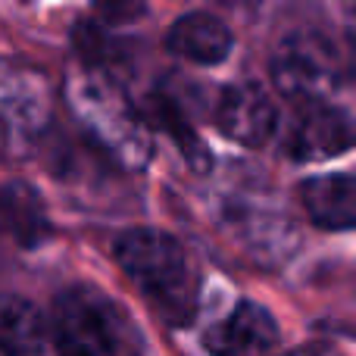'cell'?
Returning <instances> with one entry per match:
<instances>
[{"mask_svg": "<svg viewBox=\"0 0 356 356\" xmlns=\"http://www.w3.org/2000/svg\"><path fill=\"white\" fill-rule=\"evenodd\" d=\"M113 257L163 319L172 325L191 322L197 309L200 278L175 234L150 225L129 228L116 238Z\"/></svg>", "mask_w": 356, "mask_h": 356, "instance_id": "1", "label": "cell"}, {"mask_svg": "<svg viewBox=\"0 0 356 356\" xmlns=\"http://www.w3.org/2000/svg\"><path fill=\"white\" fill-rule=\"evenodd\" d=\"M66 97L81 129L104 154H110L125 169L147 166L154 156L150 125L144 122L141 106L110 72L81 66V72L69 79Z\"/></svg>", "mask_w": 356, "mask_h": 356, "instance_id": "2", "label": "cell"}, {"mask_svg": "<svg viewBox=\"0 0 356 356\" xmlns=\"http://www.w3.org/2000/svg\"><path fill=\"white\" fill-rule=\"evenodd\" d=\"M54 119V91L38 66L0 60V156L16 160L41 144Z\"/></svg>", "mask_w": 356, "mask_h": 356, "instance_id": "3", "label": "cell"}, {"mask_svg": "<svg viewBox=\"0 0 356 356\" xmlns=\"http://www.w3.org/2000/svg\"><path fill=\"white\" fill-rule=\"evenodd\" d=\"M272 85L282 97L303 106L328 104L341 85L338 47L319 31H291L272 54Z\"/></svg>", "mask_w": 356, "mask_h": 356, "instance_id": "4", "label": "cell"}, {"mask_svg": "<svg viewBox=\"0 0 356 356\" xmlns=\"http://www.w3.org/2000/svg\"><path fill=\"white\" fill-rule=\"evenodd\" d=\"M47 325L56 356H119L122 350L119 309L85 284L60 294Z\"/></svg>", "mask_w": 356, "mask_h": 356, "instance_id": "5", "label": "cell"}, {"mask_svg": "<svg viewBox=\"0 0 356 356\" xmlns=\"http://www.w3.org/2000/svg\"><path fill=\"white\" fill-rule=\"evenodd\" d=\"M356 147V119L344 106H307L284 138V154L294 163H325Z\"/></svg>", "mask_w": 356, "mask_h": 356, "instance_id": "6", "label": "cell"}, {"mask_svg": "<svg viewBox=\"0 0 356 356\" xmlns=\"http://www.w3.org/2000/svg\"><path fill=\"white\" fill-rule=\"evenodd\" d=\"M216 125L241 147H263L278 131V106L263 85L241 81L222 91L216 104Z\"/></svg>", "mask_w": 356, "mask_h": 356, "instance_id": "7", "label": "cell"}, {"mask_svg": "<svg viewBox=\"0 0 356 356\" xmlns=\"http://www.w3.org/2000/svg\"><path fill=\"white\" fill-rule=\"evenodd\" d=\"M278 338L282 332L269 309L253 300H238L203 334V347L213 356H272Z\"/></svg>", "mask_w": 356, "mask_h": 356, "instance_id": "8", "label": "cell"}, {"mask_svg": "<svg viewBox=\"0 0 356 356\" xmlns=\"http://www.w3.org/2000/svg\"><path fill=\"white\" fill-rule=\"evenodd\" d=\"M166 47L178 60L194 66H219L228 60L234 47L232 29L219 16L207 10H194L178 16L166 31Z\"/></svg>", "mask_w": 356, "mask_h": 356, "instance_id": "9", "label": "cell"}, {"mask_svg": "<svg viewBox=\"0 0 356 356\" xmlns=\"http://www.w3.org/2000/svg\"><path fill=\"white\" fill-rule=\"evenodd\" d=\"M0 238L25 250L50 238L47 207L31 184L10 181L0 188Z\"/></svg>", "mask_w": 356, "mask_h": 356, "instance_id": "10", "label": "cell"}, {"mask_svg": "<svg viewBox=\"0 0 356 356\" xmlns=\"http://www.w3.org/2000/svg\"><path fill=\"white\" fill-rule=\"evenodd\" d=\"M300 203L319 228L344 232L356 228V175H313L300 184Z\"/></svg>", "mask_w": 356, "mask_h": 356, "instance_id": "11", "label": "cell"}, {"mask_svg": "<svg viewBox=\"0 0 356 356\" xmlns=\"http://www.w3.org/2000/svg\"><path fill=\"white\" fill-rule=\"evenodd\" d=\"M50 341V325L44 313L25 297L0 294V353L38 356Z\"/></svg>", "mask_w": 356, "mask_h": 356, "instance_id": "12", "label": "cell"}, {"mask_svg": "<svg viewBox=\"0 0 356 356\" xmlns=\"http://www.w3.org/2000/svg\"><path fill=\"white\" fill-rule=\"evenodd\" d=\"M141 113H144V122L147 125H163V129L175 138L191 166H197V169L209 166V154H207V147H203V141L197 138V131L191 129V122L178 113V106L169 97H154L147 104V110H141Z\"/></svg>", "mask_w": 356, "mask_h": 356, "instance_id": "13", "label": "cell"}, {"mask_svg": "<svg viewBox=\"0 0 356 356\" xmlns=\"http://www.w3.org/2000/svg\"><path fill=\"white\" fill-rule=\"evenodd\" d=\"M278 356H322V347L303 344V347H294V350H288V353H278Z\"/></svg>", "mask_w": 356, "mask_h": 356, "instance_id": "14", "label": "cell"}, {"mask_svg": "<svg viewBox=\"0 0 356 356\" xmlns=\"http://www.w3.org/2000/svg\"><path fill=\"white\" fill-rule=\"evenodd\" d=\"M350 47H353L350 63H353V75H356V10H353V19H350Z\"/></svg>", "mask_w": 356, "mask_h": 356, "instance_id": "15", "label": "cell"}]
</instances>
